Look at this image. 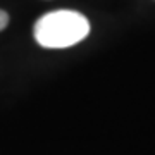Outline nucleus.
I'll list each match as a JSON object with an SVG mask.
<instances>
[{
    "instance_id": "1",
    "label": "nucleus",
    "mask_w": 155,
    "mask_h": 155,
    "mask_svg": "<svg viewBox=\"0 0 155 155\" xmlns=\"http://www.w3.org/2000/svg\"><path fill=\"white\" fill-rule=\"evenodd\" d=\"M90 33L88 19L76 11H55L41 16L35 24V40L45 48H67Z\"/></svg>"
},
{
    "instance_id": "2",
    "label": "nucleus",
    "mask_w": 155,
    "mask_h": 155,
    "mask_svg": "<svg viewBox=\"0 0 155 155\" xmlns=\"http://www.w3.org/2000/svg\"><path fill=\"white\" fill-rule=\"evenodd\" d=\"M7 24H9V14L4 12V11H0V31H2V29H5Z\"/></svg>"
}]
</instances>
